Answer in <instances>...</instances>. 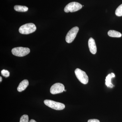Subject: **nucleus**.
Wrapping results in <instances>:
<instances>
[{
    "label": "nucleus",
    "instance_id": "7ed1b4c3",
    "mask_svg": "<svg viewBox=\"0 0 122 122\" xmlns=\"http://www.w3.org/2000/svg\"><path fill=\"white\" fill-rule=\"evenodd\" d=\"M75 73L77 78L81 83L84 85L87 84L89 81V78L86 72L77 68L75 71Z\"/></svg>",
    "mask_w": 122,
    "mask_h": 122
},
{
    "label": "nucleus",
    "instance_id": "4468645a",
    "mask_svg": "<svg viewBox=\"0 0 122 122\" xmlns=\"http://www.w3.org/2000/svg\"><path fill=\"white\" fill-rule=\"evenodd\" d=\"M20 122H29V116L27 115H22L20 118Z\"/></svg>",
    "mask_w": 122,
    "mask_h": 122
},
{
    "label": "nucleus",
    "instance_id": "0eeeda50",
    "mask_svg": "<svg viewBox=\"0 0 122 122\" xmlns=\"http://www.w3.org/2000/svg\"><path fill=\"white\" fill-rule=\"evenodd\" d=\"M65 90V86L62 83H57L52 85L50 88V93L53 94L62 93Z\"/></svg>",
    "mask_w": 122,
    "mask_h": 122
},
{
    "label": "nucleus",
    "instance_id": "39448f33",
    "mask_svg": "<svg viewBox=\"0 0 122 122\" xmlns=\"http://www.w3.org/2000/svg\"><path fill=\"white\" fill-rule=\"evenodd\" d=\"M82 6L78 2H73L68 4L65 7L64 11L65 12H73L81 9Z\"/></svg>",
    "mask_w": 122,
    "mask_h": 122
},
{
    "label": "nucleus",
    "instance_id": "f3484780",
    "mask_svg": "<svg viewBox=\"0 0 122 122\" xmlns=\"http://www.w3.org/2000/svg\"><path fill=\"white\" fill-rule=\"evenodd\" d=\"M29 122H36V121H35V120H34V119H31L30 121Z\"/></svg>",
    "mask_w": 122,
    "mask_h": 122
},
{
    "label": "nucleus",
    "instance_id": "6ab92c4d",
    "mask_svg": "<svg viewBox=\"0 0 122 122\" xmlns=\"http://www.w3.org/2000/svg\"><path fill=\"white\" fill-rule=\"evenodd\" d=\"M64 91H65V92L66 91V90L65 89V90H64Z\"/></svg>",
    "mask_w": 122,
    "mask_h": 122
},
{
    "label": "nucleus",
    "instance_id": "f257e3e1",
    "mask_svg": "<svg viewBox=\"0 0 122 122\" xmlns=\"http://www.w3.org/2000/svg\"><path fill=\"white\" fill-rule=\"evenodd\" d=\"M36 27L33 23H28L23 25L20 27L19 31L21 34H28L35 32Z\"/></svg>",
    "mask_w": 122,
    "mask_h": 122
},
{
    "label": "nucleus",
    "instance_id": "f8f14e48",
    "mask_svg": "<svg viewBox=\"0 0 122 122\" xmlns=\"http://www.w3.org/2000/svg\"><path fill=\"white\" fill-rule=\"evenodd\" d=\"M15 11L19 12H25L28 10V8L26 6L16 5L14 7Z\"/></svg>",
    "mask_w": 122,
    "mask_h": 122
},
{
    "label": "nucleus",
    "instance_id": "9b49d317",
    "mask_svg": "<svg viewBox=\"0 0 122 122\" xmlns=\"http://www.w3.org/2000/svg\"><path fill=\"white\" fill-rule=\"evenodd\" d=\"M108 35L109 36L113 37H120L122 36L121 33L116 30H111L108 31Z\"/></svg>",
    "mask_w": 122,
    "mask_h": 122
},
{
    "label": "nucleus",
    "instance_id": "423d86ee",
    "mask_svg": "<svg viewBox=\"0 0 122 122\" xmlns=\"http://www.w3.org/2000/svg\"><path fill=\"white\" fill-rule=\"evenodd\" d=\"M79 29L78 27L75 26L69 31L66 37V41L67 43H71L73 41L78 32Z\"/></svg>",
    "mask_w": 122,
    "mask_h": 122
},
{
    "label": "nucleus",
    "instance_id": "2eb2a0df",
    "mask_svg": "<svg viewBox=\"0 0 122 122\" xmlns=\"http://www.w3.org/2000/svg\"><path fill=\"white\" fill-rule=\"evenodd\" d=\"M1 74L4 77H8L10 76V72L7 70H3L1 71Z\"/></svg>",
    "mask_w": 122,
    "mask_h": 122
},
{
    "label": "nucleus",
    "instance_id": "20e7f679",
    "mask_svg": "<svg viewBox=\"0 0 122 122\" xmlns=\"http://www.w3.org/2000/svg\"><path fill=\"white\" fill-rule=\"evenodd\" d=\"M30 51V49L28 48L18 47L13 48L12 50V53L17 56L23 57L29 54Z\"/></svg>",
    "mask_w": 122,
    "mask_h": 122
},
{
    "label": "nucleus",
    "instance_id": "ddd939ff",
    "mask_svg": "<svg viewBox=\"0 0 122 122\" xmlns=\"http://www.w3.org/2000/svg\"><path fill=\"white\" fill-rule=\"evenodd\" d=\"M115 13L116 15L118 16H122V4L116 9Z\"/></svg>",
    "mask_w": 122,
    "mask_h": 122
},
{
    "label": "nucleus",
    "instance_id": "6e6552de",
    "mask_svg": "<svg viewBox=\"0 0 122 122\" xmlns=\"http://www.w3.org/2000/svg\"><path fill=\"white\" fill-rule=\"evenodd\" d=\"M88 46L91 53L92 54H95L97 52V48L95 40L92 38H90L89 39Z\"/></svg>",
    "mask_w": 122,
    "mask_h": 122
},
{
    "label": "nucleus",
    "instance_id": "9d476101",
    "mask_svg": "<svg viewBox=\"0 0 122 122\" xmlns=\"http://www.w3.org/2000/svg\"><path fill=\"white\" fill-rule=\"evenodd\" d=\"M29 84L28 81L26 79H25L22 81L19 84L17 87V91L19 92H21L25 90L28 87Z\"/></svg>",
    "mask_w": 122,
    "mask_h": 122
},
{
    "label": "nucleus",
    "instance_id": "f03ea898",
    "mask_svg": "<svg viewBox=\"0 0 122 122\" xmlns=\"http://www.w3.org/2000/svg\"><path fill=\"white\" fill-rule=\"evenodd\" d=\"M44 103L47 106L57 110H63L65 107V105L63 103L55 102L53 100H44Z\"/></svg>",
    "mask_w": 122,
    "mask_h": 122
},
{
    "label": "nucleus",
    "instance_id": "dca6fc26",
    "mask_svg": "<svg viewBox=\"0 0 122 122\" xmlns=\"http://www.w3.org/2000/svg\"><path fill=\"white\" fill-rule=\"evenodd\" d=\"M87 122H100V121L97 119H91L88 120Z\"/></svg>",
    "mask_w": 122,
    "mask_h": 122
},
{
    "label": "nucleus",
    "instance_id": "a211bd4d",
    "mask_svg": "<svg viewBox=\"0 0 122 122\" xmlns=\"http://www.w3.org/2000/svg\"><path fill=\"white\" fill-rule=\"evenodd\" d=\"M2 81V78L1 77V76H0V82H1V81Z\"/></svg>",
    "mask_w": 122,
    "mask_h": 122
},
{
    "label": "nucleus",
    "instance_id": "1a4fd4ad",
    "mask_svg": "<svg viewBox=\"0 0 122 122\" xmlns=\"http://www.w3.org/2000/svg\"><path fill=\"white\" fill-rule=\"evenodd\" d=\"M115 77V75L114 73L109 74L107 76L105 80L106 81L105 84L107 87L112 88L114 86L111 82V79Z\"/></svg>",
    "mask_w": 122,
    "mask_h": 122
}]
</instances>
